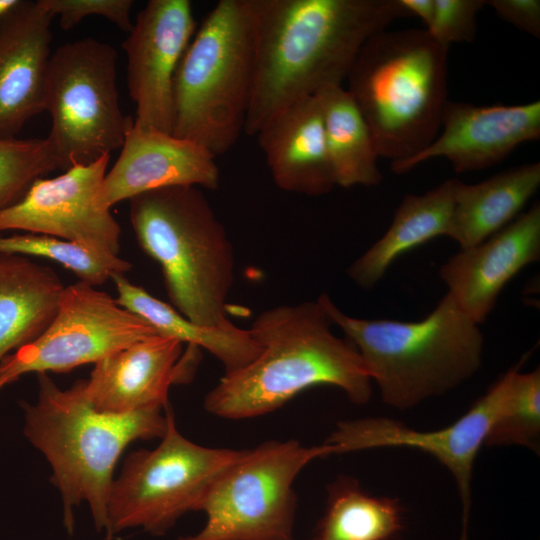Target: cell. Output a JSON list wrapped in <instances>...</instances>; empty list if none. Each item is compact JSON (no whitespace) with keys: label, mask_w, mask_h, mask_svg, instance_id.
<instances>
[{"label":"cell","mask_w":540,"mask_h":540,"mask_svg":"<svg viewBox=\"0 0 540 540\" xmlns=\"http://www.w3.org/2000/svg\"><path fill=\"white\" fill-rule=\"evenodd\" d=\"M175 338L155 335L118 350L94 364L84 393L99 411L125 414L168 405V390L188 380L199 348L182 354Z\"/></svg>","instance_id":"obj_16"},{"label":"cell","mask_w":540,"mask_h":540,"mask_svg":"<svg viewBox=\"0 0 540 540\" xmlns=\"http://www.w3.org/2000/svg\"><path fill=\"white\" fill-rule=\"evenodd\" d=\"M449 47L426 29L379 31L359 50L347 75L379 157L410 158L438 135L447 99Z\"/></svg>","instance_id":"obj_5"},{"label":"cell","mask_w":540,"mask_h":540,"mask_svg":"<svg viewBox=\"0 0 540 540\" xmlns=\"http://www.w3.org/2000/svg\"><path fill=\"white\" fill-rule=\"evenodd\" d=\"M316 95L335 185L343 188L378 185L382 181L379 154L352 96L342 85L325 87Z\"/></svg>","instance_id":"obj_25"},{"label":"cell","mask_w":540,"mask_h":540,"mask_svg":"<svg viewBox=\"0 0 540 540\" xmlns=\"http://www.w3.org/2000/svg\"><path fill=\"white\" fill-rule=\"evenodd\" d=\"M167 427L153 450L130 453L107 500V540L129 528L162 536L180 517L199 511L218 476L243 450L198 445L177 429L169 404Z\"/></svg>","instance_id":"obj_8"},{"label":"cell","mask_w":540,"mask_h":540,"mask_svg":"<svg viewBox=\"0 0 540 540\" xmlns=\"http://www.w3.org/2000/svg\"><path fill=\"white\" fill-rule=\"evenodd\" d=\"M403 528L398 500L373 496L347 476L327 488L326 509L311 540H392Z\"/></svg>","instance_id":"obj_26"},{"label":"cell","mask_w":540,"mask_h":540,"mask_svg":"<svg viewBox=\"0 0 540 540\" xmlns=\"http://www.w3.org/2000/svg\"><path fill=\"white\" fill-rule=\"evenodd\" d=\"M196 27L189 0H150L137 14L122 43L136 127L172 133L174 77Z\"/></svg>","instance_id":"obj_14"},{"label":"cell","mask_w":540,"mask_h":540,"mask_svg":"<svg viewBox=\"0 0 540 540\" xmlns=\"http://www.w3.org/2000/svg\"><path fill=\"white\" fill-rule=\"evenodd\" d=\"M64 287L51 267L0 253V363L47 328Z\"/></svg>","instance_id":"obj_21"},{"label":"cell","mask_w":540,"mask_h":540,"mask_svg":"<svg viewBox=\"0 0 540 540\" xmlns=\"http://www.w3.org/2000/svg\"><path fill=\"white\" fill-rule=\"evenodd\" d=\"M332 324L356 347L383 402L405 410L442 395L480 368L484 339L446 293L424 319H361L342 312L328 294L317 299Z\"/></svg>","instance_id":"obj_4"},{"label":"cell","mask_w":540,"mask_h":540,"mask_svg":"<svg viewBox=\"0 0 540 540\" xmlns=\"http://www.w3.org/2000/svg\"><path fill=\"white\" fill-rule=\"evenodd\" d=\"M332 455L328 445L269 440L241 456L213 482L199 511L206 522L178 540H269L293 536V483L312 460Z\"/></svg>","instance_id":"obj_10"},{"label":"cell","mask_w":540,"mask_h":540,"mask_svg":"<svg viewBox=\"0 0 540 540\" xmlns=\"http://www.w3.org/2000/svg\"><path fill=\"white\" fill-rule=\"evenodd\" d=\"M19 0H0V18L5 15Z\"/></svg>","instance_id":"obj_34"},{"label":"cell","mask_w":540,"mask_h":540,"mask_svg":"<svg viewBox=\"0 0 540 540\" xmlns=\"http://www.w3.org/2000/svg\"><path fill=\"white\" fill-rule=\"evenodd\" d=\"M441 132L416 155L391 163L397 174L432 159L446 158L458 173L482 170L504 160L517 146L540 137V101L477 106L449 101Z\"/></svg>","instance_id":"obj_15"},{"label":"cell","mask_w":540,"mask_h":540,"mask_svg":"<svg viewBox=\"0 0 540 540\" xmlns=\"http://www.w3.org/2000/svg\"><path fill=\"white\" fill-rule=\"evenodd\" d=\"M53 18L38 0H19L0 18V140L45 111Z\"/></svg>","instance_id":"obj_19"},{"label":"cell","mask_w":540,"mask_h":540,"mask_svg":"<svg viewBox=\"0 0 540 540\" xmlns=\"http://www.w3.org/2000/svg\"><path fill=\"white\" fill-rule=\"evenodd\" d=\"M111 279L116 286V302L120 306L142 317L159 335L206 349L222 363L224 374L242 369L261 352L249 329L239 328L233 323L223 327L198 325L174 307L131 283L124 274H113Z\"/></svg>","instance_id":"obj_24"},{"label":"cell","mask_w":540,"mask_h":540,"mask_svg":"<svg viewBox=\"0 0 540 540\" xmlns=\"http://www.w3.org/2000/svg\"><path fill=\"white\" fill-rule=\"evenodd\" d=\"M159 335L142 317L89 283L65 286L57 312L32 342L0 363V390L27 373L67 372Z\"/></svg>","instance_id":"obj_11"},{"label":"cell","mask_w":540,"mask_h":540,"mask_svg":"<svg viewBox=\"0 0 540 540\" xmlns=\"http://www.w3.org/2000/svg\"><path fill=\"white\" fill-rule=\"evenodd\" d=\"M38 399L22 403L23 432L47 459L60 492L63 522L74 530V507L85 501L95 528L107 529V500L115 464L136 440L161 438L167 427L162 409L117 414L97 410L84 393V380L60 389L47 373L37 374Z\"/></svg>","instance_id":"obj_3"},{"label":"cell","mask_w":540,"mask_h":540,"mask_svg":"<svg viewBox=\"0 0 540 540\" xmlns=\"http://www.w3.org/2000/svg\"><path fill=\"white\" fill-rule=\"evenodd\" d=\"M486 5L504 21L536 38L540 37L539 0H489Z\"/></svg>","instance_id":"obj_32"},{"label":"cell","mask_w":540,"mask_h":540,"mask_svg":"<svg viewBox=\"0 0 540 540\" xmlns=\"http://www.w3.org/2000/svg\"><path fill=\"white\" fill-rule=\"evenodd\" d=\"M399 3L409 16L419 17L426 28L430 25L434 14V0H399Z\"/></svg>","instance_id":"obj_33"},{"label":"cell","mask_w":540,"mask_h":540,"mask_svg":"<svg viewBox=\"0 0 540 540\" xmlns=\"http://www.w3.org/2000/svg\"><path fill=\"white\" fill-rule=\"evenodd\" d=\"M0 253L55 261L72 271L79 281L93 286L111 279L113 274H124L131 269V264L119 256H99L75 243L36 233L0 234Z\"/></svg>","instance_id":"obj_28"},{"label":"cell","mask_w":540,"mask_h":540,"mask_svg":"<svg viewBox=\"0 0 540 540\" xmlns=\"http://www.w3.org/2000/svg\"><path fill=\"white\" fill-rule=\"evenodd\" d=\"M53 17L59 16L64 30H69L83 18L102 16L119 29L129 33L133 23L130 18L132 0H38Z\"/></svg>","instance_id":"obj_31"},{"label":"cell","mask_w":540,"mask_h":540,"mask_svg":"<svg viewBox=\"0 0 540 540\" xmlns=\"http://www.w3.org/2000/svg\"><path fill=\"white\" fill-rule=\"evenodd\" d=\"M458 179H448L421 195H406L386 233L348 268L361 288H373L405 252L437 236H447Z\"/></svg>","instance_id":"obj_23"},{"label":"cell","mask_w":540,"mask_h":540,"mask_svg":"<svg viewBox=\"0 0 540 540\" xmlns=\"http://www.w3.org/2000/svg\"><path fill=\"white\" fill-rule=\"evenodd\" d=\"M539 186V162L510 168L476 184L458 180L447 237L461 249L481 243L512 222Z\"/></svg>","instance_id":"obj_22"},{"label":"cell","mask_w":540,"mask_h":540,"mask_svg":"<svg viewBox=\"0 0 540 540\" xmlns=\"http://www.w3.org/2000/svg\"><path fill=\"white\" fill-rule=\"evenodd\" d=\"M143 251L160 265L173 307L192 322L223 327L234 282V253L223 224L199 187L168 186L129 200Z\"/></svg>","instance_id":"obj_6"},{"label":"cell","mask_w":540,"mask_h":540,"mask_svg":"<svg viewBox=\"0 0 540 540\" xmlns=\"http://www.w3.org/2000/svg\"><path fill=\"white\" fill-rule=\"evenodd\" d=\"M514 366L481 396L458 420L433 431L411 429L401 422L376 417L342 421L325 440L332 454L386 447H408L427 452L452 474L462 504V533L472 504L471 482L475 458L505 401Z\"/></svg>","instance_id":"obj_12"},{"label":"cell","mask_w":540,"mask_h":540,"mask_svg":"<svg viewBox=\"0 0 540 540\" xmlns=\"http://www.w3.org/2000/svg\"><path fill=\"white\" fill-rule=\"evenodd\" d=\"M331 325L318 301L263 311L249 328L260 354L223 375L205 396V410L226 419L257 417L315 385L336 386L353 403H367L372 380L356 347Z\"/></svg>","instance_id":"obj_2"},{"label":"cell","mask_w":540,"mask_h":540,"mask_svg":"<svg viewBox=\"0 0 540 540\" xmlns=\"http://www.w3.org/2000/svg\"><path fill=\"white\" fill-rule=\"evenodd\" d=\"M199 144L154 129L134 125L127 129L119 158L106 173L99 195L110 208L146 191L168 186H195L215 190L219 168Z\"/></svg>","instance_id":"obj_18"},{"label":"cell","mask_w":540,"mask_h":540,"mask_svg":"<svg viewBox=\"0 0 540 540\" xmlns=\"http://www.w3.org/2000/svg\"><path fill=\"white\" fill-rule=\"evenodd\" d=\"M117 60L111 45L91 37L65 43L49 58L46 138L63 170L90 164L124 143L133 119L120 108Z\"/></svg>","instance_id":"obj_9"},{"label":"cell","mask_w":540,"mask_h":540,"mask_svg":"<svg viewBox=\"0 0 540 540\" xmlns=\"http://www.w3.org/2000/svg\"><path fill=\"white\" fill-rule=\"evenodd\" d=\"M63 170L47 138L0 140V209L23 197L43 175Z\"/></svg>","instance_id":"obj_29"},{"label":"cell","mask_w":540,"mask_h":540,"mask_svg":"<svg viewBox=\"0 0 540 540\" xmlns=\"http://www.w3.org/2000/svg\"><path fill=\"white\" fill-rule=\"evenodd\" d=\"M486 5L483 0H434V14L425 28L439 43L472 42L476 35L477 13Z\"/></svg>","instance_id":"obj_30"},{"label":"cell","mask_w":540,"mask_h":540,"mask_svg":"<svg viewBox=\"0 0 540 540\" xmlns=\"http://www.w3.org/2000/svg\"><path fill=\"white\" fill-rule=\"evenodd\" d=\"M514 366L501 410L493 421L484 445H520L539 453L540 370L520 372L525 361Z\"/></svg>","instance_id":"obj_27"},{"label":"cell","mask_w":540,"mask_h":540,"mask_svg":"<svg viewBox=\"0 0 540 540\" xmlns=\"http://www.w3.org/2000/svg\"><path fill=\"white\" fill-rule=\"evenodd\" d=\"M256 0H220L204 17L177 67L172 134L214 157L244 132L256 63Z\"/></svg>","instance_id":"obj_7"},{"label":"cell","mask_w":540,"mask_h":540,"mask_svg":"<svg viewBox=\"0 0 540 540\" xmlns=\"http://www.w3.org/2000/svg\"><path fill=\"white\" fill-rule=\"evenodd\" d=\"M540 258V205L481 243L461 249L439 271L447 294L475 323H483L505 285Z\"/></svg>","instance_id":"obj_17"},{"label":"cell","mask_w":540,"mask_h":540,"mask_svg":"<svg viewBox=\"0 0 540 540\" xmlns=\"http://www.w3.org/2000/svg\"><path fill=\"white\" fill-rule=\"evenodd\" d=\"M269 540H294V538L293 536H290V537H278V538H273Z\"/></svg>","instance_id":"obj_35"},{"label":"cell","mask_w":540,"mask_h":540,"mask_svg":"<svg viewBox=\"0 0 540 540\" xmlns=\"http://www.w3.org/2000/svg\"><path fill=\"white\" fill-rule=\"evenodd\" d=\"M256 136L273 181L280 189L320 196L336 186L317 95L280 111Z\"/></svg>","instance_id":"obj_20"},{"label":"cell","mask_w":540,"mask_h":540,"mask_svg":"<svg viewBox=\"0 0 540 540\" xmlns=\"http://www.w3.org/2000/svg\"><path fill=\"white\" fill-rule=\"evenodd\" d=\"M256 63L244 132L342 85L365 41L409 16L399 0H256Z\"/></svg>","instance_id":"obj_1"},{"label":"cell","mask_w":540,"mask_h":540,"mask_svg":"<svg viewBox=\"0 0 540 540\" xmlns=\"http://www.w3.org/2000/svg\"><path fill=\"white\" fill-rule=\"evenodd\" d=\"M110 155L38 178L21 199L0 209V234L21 230L75 243L99 256L118 257L120 226L99 203Z\"/></svg>","instance_id":"obj_13"}]
</instances>
